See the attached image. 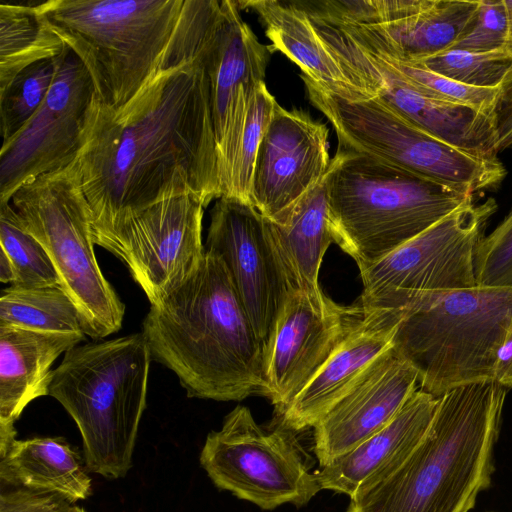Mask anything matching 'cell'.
Here are the masks:
<instances>
[{
    "mask_svg": "<svg viewBox=\"0 0 512 512\" xmlns=\"http://www.w3.org/2000/svg\"><path fill=\"white\" fill-rule=\"evenodd\" d=\"M209 30L197 24L189 58L166 48L158 71L125 105L111 108L95 96L77 156L92 230L175 196L192 195L204 207L219 199Z\"/></svg>",
    "mask_w": 512,
    "mask_h": 512,
    "instance_id": "1",
    "label": "cell"
},
{
    "mask_svg": "<svg viewBox=\"0 0 512 512\" xmlns=\"http://www.w3.org/2000/svg\"><path fill=\"white\" fill-rule=\"evenodd\" d=\"M142 333L152 359L173 371L188 397L239 401L266 396L265 350L215 253L150 306Z\"/></svg>",
    "mask_w": 512,
    "mask_h": 512,
    "instance_id": "2",
    "label": "cell"
},
{
    "mask_svg": "<svg viewBox=\"0 0 512 512\" xmlns=\"http://www.w3.org/2000/svg\"><path fill=\"white\" fill-rule=\"evenodd\" d=\"M507 388L494 380L438 398L432 422L393 472L353 497L346 512H469L490 486Z\"/></svg>",
    "mask_w": 512,
    "mask_h": 512,
    "instance_id": "3",
    "label": "cell"
},
{
    "mask_svg": "<svg viewBox=\"0 0 512 512\" xmlns=\"http://www.w3.org/2000/svg\"><path fill=\"white\" fill-rule=\"evenodd\" d=\"M151 360L140 332L78 344L53 370L48 395L75 421L92 473L117 479L132 467Z\"/></svg>",
    "mask_w": 512,
    "mask_h": 512,
    "instance_id": "4",
    "label": "cell"
},
{
    "mask_svg": "<svg viewBox=\"0 0 512 512\" xmlns=\"http://www.w3.org/2000/svg\"><path fill=\"white\" fill-rule=\"evenodd\" d=\"M327 187L334 242L359 270L475 197L340 144L327 172Z\"/></svg>",
    "mask_w": 512,
    "mask_h": 512,
    "instance_id": "5",
    "label": "cell"
},
{
    "mask_svg": "<svg viewBox=\"0 0 512 512\" xmlns=\"http://www.w3.org/2000/svg\"><path fill=\"white\" fill-rule=\"evenodd\" d=\"M36 4L88 70L96 99L119 108L158 71L184 0H47Z\"/></svg>",
    "mask_w": 512,
    "mask_h": 512,
    "instance_id": "6",
    "label": "cell"
},
{
    "mask_svg": "<svg viewBox=\"0 0 512 512\" xmlns=\"http://www.w3.org/2000/svg\"><path fill=\"white\" fill-rule=\"evenodd\" d=\"M512 328V288L481 287L421 295L404 313L394 351L436 397L493 380L498 349Z\"/></svg>",
    "mask_w": 512,
    "mask_h": 512,
    "instance_id": "7",
    "label": "cell"
},
{
    "mask_svg": "<svg viewBox=\"0 0 512 512\" xmlns=\"http://www.w3.org/2000/svg\"><path fill=\"white\" fill-rule=\"evenodd\" d=\"M10 203L23 227L51 258L61 288L79 312L85 335L99 340L117 332L125 306L95 256L92 214L77 158L22 184Z\"/></svg>",
    "mask_w": 512,
    "mask_h": 512,
    "instance_id": "8",
    "label": "cell"
},
{
    "mask_svg": "<svg viewBox=\"0 0 512 512\" xmlns=\"http://www.w3.org/2000/svg\"><path fill=\"white\" fill-rule=\"evenodd\" d=\"M310 102L332 124L338 144L376 157L423 180L475 196L506 177L496 155L458 148L412 124L377 97L348 101L301 75Z\"/></svg>",
    "mask_w": 512,
    "mask_h": 512,
    "instance_id": "9",
    "label": "cell"
},
{
    "mask_svg": "<svg viewBox=\"0 0 512 512\" xmlns=\"http://www.w3.org/2000/svg\"><path fill=\"white\" fill-rule=\"evenodd\" d=\"M496 210L493 198L463 205L360 269L362 312L406 311L423 294L477 286L475 253Z\"/></svg>",
    "mask_w": 512,
    "mask_h": 512,
    "instance_id": "10",
    "label": "cell"
},
{
    "mask_svg": "<svg viewBox=\"0 0 512 512\" xmlns=\"http://www.w3.org/2000/svg\"><path fill=\"white\" fill-rule=\"evenodd\" d=\"M294 432L282 424L264 429L237 406L207 435L200 464L219 489L264 510L301 507L321 490Z\"/></svg>",
    "mask_w": 512,
    "mask_h": 512,
    "instance_id": "11",
    "label": "cell"
},
{
    "mask_svg": "<svg viewBox=\"0 0 512 512\" xmlns=\"http://www.w3.org/2000/svg\"><path fill=\"white\" fill-rule=\"evenodd\" d=\"M204 205L192 195L175 196L92 230L93 241L128 268L151 305L180 286L200 265Z\"/></svg>",
    "mask_w": 512,
    "mask_h": 512,
    "instance_id": "12",
    "label": "cell"
},
{
    "mask_svg": "<svg viewBox=\"0 0 512 512\" xmlns=\"http://www.w3.org/2000/svg\"><path fill=\"white\" fill-rule=\"evenodd\" d=\"M95 98L90 74L68 48L42 105L0 150V203L28 180L72 163Z\"/></svg>",
    "mask_w": 512,
    "mask_h": 512,
    "instance_id": "13",
    "label": "cell"
},
{
    "mask_svg": "<svg viewBox=\"0 0 512 512\" xmlns=\"http://www.w3.org/2000/svg\"><path fill=\"white\" fill-rule=\"evenodd\" d=\"M205 250L224 262L266 354L292 291L276 259L265 217L244 202L217 199L210 212Z\"/></svg>",
    "mask_w": 512,
    "mask_h": 512,
    "instance_id": "14",
    "label": "cell"
},
{
    "mask_svg": "<svg viewBox=\"0 0 512 512\" xmlns=\"http://www.w3.org/2000/svg\"><path fill=\"white\" fill-rule=\"evenodd\" d=\"M363 316L322 290L290 293L265 354L266 397L281 416Z\"/></svg>",
    "mask_w": 512,
    "mask_h": 512,
    "instance_id": "15",
    "label": "cell"
},
{
    "mask_svg": "<svg viewBox=\"0 0 512 512\" xmlns=\"http://www.w3.org/2000/svg\"><path fill=\"white\" fill-rule=\"evenodd\" d=\"M329 130L309 113L277 105L260 143L251 205L272 219L293 205L327 173Z\"/></svg>",
    "mask_w": 512,
    "mask_h": 512,
    "instance_id": "16",
    "label": "cell"
},
{
    "mask_svg": "<svg viewBox=\"0 0 512 512\" xmlns=\"http://www.w3.org/2000/svg\"><path fill=\"white\" fill-rule=\"evenodd\" d=\"M418 387L417 371L393 347L382 354L313 426L320 467L383 429Z\"/></svg>",
    "mask_w": 512,
    "mask_h": 512,
    "instance_id": "17",
    "label": "cell"
},
{
    "mask_svg": "<svg viewBox=\"0 0 512 512\" xmlns=\"http://www.w3.org/2000/svg\"><path fill=\"white\" fill-rule=\"evenodd\" d=\"M479 0H382L379 23L355 24L305 10L325 20L360 47L419 62L455 46L472 24Z\"/></svg>",
    "mask_w": 512,
    "mask_h": 512,
    "instance_id": "18",
    "label": "cell"
},
{
    "mask_svg": "<svg viewBox=\"0 0 512 512\" xmlns=\"http://www.w3.org/2000/svg\"><path fill=\"white\" fill-rule=\"evenodd\" d=\"M205 49L211 82L217 158L245 120L255 87L264 82L273 53L242 19L236 1H221Z\"/></svg>",
    "mask_w": 512,
    "mask_h": 512,
    "instance_id": "19",
    "label": "cell"
},
{
    "mask_svg": "<svg viewBox=\"0 0 512 512\" xmlns=\"http://www.w3.org/2000/svg\"><path fill=\"white\" fill-rule=\"evenodd\" d=\"M405 311H373L363 316L295 397L281 417V424L295 432L312 427L393 346Z\"/></svg>",
    "mask_w": 512,
    "mask_h": 512,
    "instance_id": "20",
    "label": "cell"
},
{
    "mask_svg": "<svg viewBox=\"0 0 512 512\" xmlns=\"http://www.w3.org/2000/svg\"><path fill=\"white\" fill-rule=\"evenodd\" d=\"M438 398L417 389L383 429L315 472L320 490L351 498L393 472L426 434Z\"/></svg>",
    "mask_w": 512,
    "mask_h": 512,
    "instance_id": "21",
    "label": "cell"
},
{
    "mask_svg": "<svg viewBox=\"0 0 512 512\" xmlns=\"http://www.w3.org/2000/svg\"><path fill=\"white\" fill-rule=\"evenodd\" d=\"M84 339L0 325V453L16 440L14 423L25 407L49 394L53 362Z\"/></svg>",
    "mask_w": 512,
    "mask_h": 512,
    "instance_id": "22",
    "label": "cell"
},
{
    "mask_svg": "<svg viewBox=\"0 0 512 512\" xmlns=\"http://www.w3.org/2000/svg\"><path fill=\"white\" fill-rule=\"evenodd\" d=\"M236 2L240 10H250L257 15L271 41L272 51L286 55L300 68L301 75L319 89L353 102L373 98L344 71L295 0Z\"/></svg>",
    "mask_w": 512,
    "mask_h": 512,
    "instance_id": "23",
    "label": "cell"
},
{
    "mask_svg": "<svg viewBox=\"0 0 512 512\" xmlns=\"http://www.w3.org/2000/svg\"><path fill=\"white\" fill-rule=\"evenodd\" d=\"M265 219L276 259L291 291L319 289L320 266L334 242L327 173L289 208Z\"/></svg>",
    "mask_w": 512,
    "mask_h": 512,
    "instance_id": "24",
    "label": "cell"
},
{
    "mask_svg": "<svg viewBox=\"0 0 512 512\" xmlns=\"http://www.w3.org/2000/svg\"><path fill=\"white\" fill-rule=\"evenodd\" d=\"M87 469L64 437L16 439L0 453L1 487L54 493L74 504L92 493Z\"/></svg>",
    "mask_w": 512,
    "mask_h": 512,
    "instance_id": "25",
    "label": "cell"
},
{
    "mask_svg": "<svg viewBox=\"0 0 512 512\" xmlns=\"http://www.w3.org/2000/svg\"><path fill=\"white\" fill-rule=\"evenodd\" d=\"M371 63L384 82L377 96L383 104L417 127L458 148L498 155L486 114L424 95Z\"/></svg>",
    "mask_w": 512,
    "mask_h": 512,
    "instance_id": "26",
    "label": "cell"
},
{
    "mask_svg": "<svg viewBox=\"0 0 512 512\" xmlns=\"http://www.w3.org/2000/svg\"><path fill=\"white\" fill-rule=\"evenodd\" d=\"M67 46L37 4H0V92L25 68L60 56Z\"/></svg>",
    "mask_w": 512,
    "mask_h": 512,
    "instance_id": "27",
    "label": "cell"
},
{
    "mask_svg": "<svg viewBox=\"0 0 512 512\" xmlns=\"http://www.w3.org/2000/svg\"><path fill=\"white\" fill-rule=\"evenodd\" d=\"M0 325L51 333H84L79 312L59 286L22 288L11 285L1 292Z\"/></svg>",
    "mask_w": 512,
    "mask_h": 512,
    "instance_id": "28",
    "label": "cell"
},
{
    "mask_svg": "<svg viewBox=\"0 0 512 512\" xmlns=\"http://www.w3.org/2000/svg\"><path fill=\"white\" fill-rule=\"evenodd\" d=\"M277 105L265 82L259 83L252 93L232 162L220 184L219 198L235 199L251 205L257 152Z\"/></svg>",
    "mask_w": 512,
    "mask_h": 512,
    "instance_id": "29",
    "label": "cell"
},
{
    "mask_svg": "<svg viewBox=\"0 0 512 512\" xmlns=\"http://www.w3.org/2000/svg\"><path fill=\"white\" fill-rule=\"evenodd\" d=\"M356 45L375 65L388 71L424 95L446 102L468 106L487 116L492 109L497 94V88L468 86L438 74L426 68L420 62L392 58L378 52L366 50L358 44Z\"/></svg>",
    "mask_w": 512,
    "mask_h": 512,
    "instance_id": "30",
    "label": "cell"
},
{
    "mask_svg": "<svg viewBox=\"0 0 512 512\" xmlns=\"http://www.w3.org/2000/svg\"><path fill=\"white\" fill-rule=\"evenodd\" d=\"M0 247L13 263V286L22 288L56 287L58 273L42 244L31 235L10 202L0 203Z\"/></svg>",
    "mask_w": 512,
    "mask_h": 512,
    "instance_id": "31",
    "label": "cell"
},
{
    "mask_svg": "<svg viewBox=\"0 0 512 512\" xmlns=\"http://www.w3.org/2000/svg\"><path fill=\"white\" fill-rule=\"evenodd\" d=\"M66 50L25 68L0 92L2 143L16 135L42 105Z\"/></svg>",
    "mask_w": 512,
    "mask_h": 512,
    "instance_id": "32",
    "label": "cell"
},
{
    "mask_svg": "<svg viewBox=\"0 0 512 512\" xmlns=\"http://www.w3.org/2000/svg\"><path fill=\"white\" fill-rule=\"evenodd\" d=\"M419 62L438 74L468 86L498 88L512 63V56L506 49L476 52L450 48Z\"/></svg>",
    "mask_w": 512,
    "mask_h": 512,
    "instance_id": "33",
    "label": "cell"
},
{
    "mask_svg": "<svg viewBox=\"0 0 512 512\" xmlns=\"http://www.w3.org/2000/svg\"><path fill=\"white\" fill-rule=\"evenodd\" d=\"M474 269L477 286L512 288V211L480 241Z\"/></svg>",
    "mask_w": 512,
    "mask_h": 512,
    "instance_id": "34",
    "label": "cell"
},
{
    "mask_svg": "<svg viewBox=\"0 0 512 512\" xmlns=\"http://www.w3.org/2000/svg\"><path fill=\"white\" fill-rule=\"evenodd\" d=\"M509 33L504 0H479L477 14L460 40L452 48L476 52L505 50Z\"/></svg>",
    "mask_w": 512,
    "mask_h": 512,
    "instance_id": "35",
    "label": "cell"
},
{
    "mask_svg": "<svg viewBox=\"0 0 512 512\" xmlns=\"http://www.w3.org/2000/svg\"><path fill=\"white\" fill-rule=\"evenodd\" d=\"M509 24L506 50L512 56V0H504ZM492 127L495 151L499 152L512 148V63L506 72L502 83L497 88V94L490 113L488 114Z\"/></svg>",
    "mask_w": 512,
    "mask_h": 512,
    "instance_id": "36",
    "label": "cell"
},
{
    "mask_svg": "<svg viewBox=\"0 0 512 512\" xmlns=\"http://www.w3.org/2000/svg\"><path fill=\"white\" fill-rule=\"evenodd\" d=\"M73 505L58 494L1 487L0 512H71Z\"/></svg>",
    "mask_w": 512,
    "mask_h": 512,
    "instance_id": "37",
    "label": "cell"
},
{
    "mask_svg": "<svg viewBox=\"0 0 512 512\" xmlns=\"http://www.w3.org/2000/svg\"><path fill=\"white\" fill-rule=\"evenodd\" d=\"M493 380L507 389L512 388V328L498 349Z\"/></svg>",
    "mask_w": 512,
    "mask_h": 512,
    "instance_id": "38",
    "label": "cell"
},
{
    "mask_svg": "<svg viewBox=\"0 0 512 512\" xmlns=\"http://www.w3.org/2000/svg\"><path fill=\"white\" fill-rule=\"evenodd\" d=\"M15 269L12 261L3 249H0V281L10 283L15 281Z\"/></svg>",
    "mask_w": 512,
    "mask_h": 512,
    "instance_id": "39",
    "label": "cell"
},
{
    "mask_svg": "<svg viewBox=\"0 0 512 512\" xmlns=\"http://www.w3.org/2000/svg\"><path fill=\"white\" fill-rule=\"evenodd\" d=\"M71 512H87L85 509H83L82 507H79L77 505H73L72 509H71Z\"/></svg>",
    "mask_w": 512,
    "mask_h": 512,
    "instance_id": "40",
    "label": "cell"
},
{
    "mask_svg": "<svg viewBox=\"0 0 512 512\" xmlns=\"http://www.w3.org/2000/svg\"><path fill=\"white\" fill-rule=\"evenodd\" d=\"M512 211V210H511Z\"/></svg>",
    "mask_w": 512,
    "mask_h": 512,
    "instance_id": "41",
    "label": "cell"
}]
</instances>
